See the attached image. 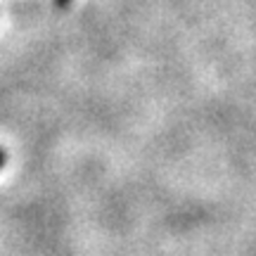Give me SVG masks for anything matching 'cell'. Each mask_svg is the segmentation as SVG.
<instances>
[{"label": "cell", "mask_w": 256, "mask_h": 256, "mask_svg": "<svg viewBox=\"0 0 256 256\" xmlns=\"http://www.w3.org/2000/svg\"><path fill=\"white\" fill-rule=\"evenodd\" d=\"M5 162H8V154H5V150H0V166H5Z\"/></svg>", "instance_id": "1"}, {"label": "cell", "mask_w": 256, "mask_h": 256, "mask_svg": "<svg viewBox=\"0 0 256 256\" xmlns=\"http://www.w3.org/2000/svg\"><path fill=\"white\" fill-rule=\"evenodd\" d=\"M57 5H60V8H66V5H69V2H72V0H55Z\"/></svg>", "instance_id": "2"}]
</instances>
